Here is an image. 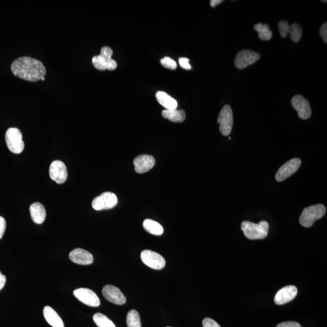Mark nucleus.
Masks as SVG:
<instances>
[{
  "label": "nucleus",
  "mask_w": 327,
  "mask_h": 327,
  "mask_svg": "<svg viewBox=\"0 0 327 327\" xmlns=\"http://www.w3.org/2000/svg\"><path fill=\"white\" fill-rule=\"evenodd\" d=\"M11 70L16 77L32 82L41 80L46 73V67L40 61L29 56L16 59L11 65Z\"/></svg>",
  "instance_id": "nucleus-1"
},
{
  "label": "nucleus",
  "mask_w": 327,
  "mask_h": 327,
  "mask_svg": "<svg viewBox=\"0 0 327 327\" xmlns=\"http://www.w3.org/2000/svg\"><path fill=\"white\" fill-rule=\"evenodd\" d=\"M241 230L244 235L251 240L266 238L269 230V224L267 221H262L259 224L249 221H243L241 224Z\"/></svg>",
  "instance_id": "nucleus-2"
},
{
  "label": "nucleus",
  "mask_w": 327,
  "mask_h": 327,
  "mask_svg": "<svg viewBox=\"0 0 327 327\" xmlns=\"http://www.w3.org/2000/svg\"><path fill=\"white\" fill-rule=\"evenodd\" d=\"M326 213V208L323 204L314 205L304 208L300 216V224L304 227H310L317 220L322 218Z\"/></svg>",
  "instance_id": "nucleus-3"
},
{
  "label": "nucleus",
  "mask_w": 327,
  "mask_h": 327,
  "mask_svg": "<svg viewBox=\"0 0 327 327\" xmlns=\"http://www.w3.org/2000/svg\"><path fill=\"white\" fill-rule=\"evenodd\" d=\"M113 50L109 47H103L101 49L100 55L92 58V64L96 69L99 70H114L117 69V62L112 58Z\"/></svg>",
  "instance_id": "nucleus-4"
},
{
  "label": "nucleus",
  "mask_w": 327,
  "mask_h": 327,
  "mask_svg": "<svg viewBox=\"0 0 327 327\" xmlns=\"http://www.w3.org/2000/svg\"><path fill=\"white\" fill-rule=\"evenodd\" d=\"M5 142L10 152L15 154H21L24 149L21 132L17 128H9L5 136Z\"/></svg>",
  "instance_id": "nucleus-5"
},
{
  "label": "nucleus",
  "mask_w": 327,
  "mask_h": 327,
  "mask_svg": "<svg viewBox=\"0 0 327 327\" xmlns=\"http://www.w3.org/2000/svg\"><path fill=\"white\" fill-rule=\"evenodd\" d=\"M218 123L219 124V131L223 136L230 135L233 125V115L232 109L229 105H225L222 108L218 115Z\"/></svg>",
  "instance_id": "nucleus-6"
},
{
  "label": "nucleus",
  "mask_w": 327,
  "mask_h": 327,
  "mask_svg": "<svg viewBox=\"0 0 327 327\" xmlns=\"http://www.w3.org/2000/svg\"><path fill=\"white\" fill-rule=\"evenodd\" d=\"M118 198L116 194L112 192H104L96 197L92 202V207L96 210L111 209L116 206Z\"/></svg>",
  "instance_id": "nucleus-7"
},
{
  "label": "nucleus",
  "mask_w": 327,
  "mask_h": 327,
  "mask_svg": "<svg viewBox=\"0 0 327 327\" xmlns=\"http://www.w3.org/2000/svg\"><path fill=\"white\" fill-rule=\"evenodd\" d=\"M143 263L152 269L162 270L165 266V261L159 253L153 251L146 250L141 253Z\"/></svg>",
  "instance_id": "nucleus-8"
},
{
  "label": "nucleus",
  "mask_w": 327,
  "mask_h": 327,
  "mask_svg": "<svg viewBox=\"0 0 327 327\" xmlns=\"http://www.w3.org/2000/svg\"><path fill=\"white\" fill-rule=\"evenodd\" d=\"M261 58L258 53L250 50H242L237 53L235 64L237 68L244 69L257 62Z\"/></svg>",
  "instance_id": "nucleus-9"
},
{
  "label": "nucleus",
  "mask_w": 327,
  "mask_h": 327,
  "mask_svg": "<svg viewBox=\"0 0 327 327\" xmlns=\"http://www.w3.org/2000/svg\"><path fill=\"white\" fill-rule=\"evenodd\" d=\"M293 108L297 111L301 119L306 120L312 116V109L309 101L301 95H297L291 101Z\"/></svg>",
  "instance_id": "nucleus-10"
},
{
  "label": "nucleus",
  "mask_w": 327,
  "mask_h": 327,
  "mask_svg": "<svg viewBox=\"0 0 327 327\" xmlns=\"http://www.w3.org/2000/svg\"><path fill=\"white\" fill-rule=\"evenodd\" d=\"M301 165V160L293 159L286 162L279 169L276 174L275 179L278 182L284 181L297 171Z\"/></svg>",
  "instance_id": "nucleus-11"
},
{
  "label": "nucleus",
  "mask_w": 327,
  "mask_h": 327,
  "mask_svg": "<svg viewBox=\"0 0 327 327\" xmlns=\"http://www.w3.org/2000/svg\"><path fill=\"white\" fill-rule=\"evenodd\" d=\"M73 295L81 303L87 306L97 307L100 305V298L91 289L86 288L76 289L73 291Z\"/></svg>",
  "instance_id": "nucleus-12"
},
{
  "label": "nucleus",
  "mask_w": 327,
  "mask_h": 327,
  "mask_svg": "<svg viewBox=\"0 0 327 327\" xmlns=\"http://www.w3.org/2000/svg\"><path fill=\"white\" fill-rule=\"evenodd\" d=\"M49 175L50 178L57 184H63L68 175L66 165L61 161H54L50 165Z\"/></svg>",
  "instance_id": "nucleus-13"
},
{
  "label": "nucleus",
  "mask_w": 327,
  "mask_h": 327,
  "mask_svg": "<svg viewBox=\"0 0 327 327\" xmlns=\"http://www.w3.org/2000/svg\"><path fill=\"white\" fill-rule=\"evenodd\" d=\"M103 297L111 303L117 305H123L126 302V298L123 293L118 287L107 285L102 290Z\"/></svg>",
  "instance_id": "nucleus-14"
},
{
  "label": "nucleus",
  "mask_w": 327,
  "mask_h": 327,
  "mask_svg": "<svg viewBox=\"0 0 327 327\" xmlns=\"http://www.w3.org/2000/svg\"><path fill=\"white\" fill-rule=\"evenodd\" d=\"M134 164L137 173H145L154 167L155 160L151 155H142L135 158Z\"/></svg>",
  "instance_id": "nucleus-15"
},
{
  "label": "nucleus",
  "mask_w": 327,
  "mask_h": 327,
  "mask_svg": "<svg viewBox=\"0 0 327 327\" xmlns=\"http://www.w3.org/2000/svg\"><path fill=\"white\" fill-rule=\"evenodd\" d=\"M298 293V289L294 286H288L279 290L275 297V303L277 305H283L292 301Z\"/></svg>",
  "instance_id": "nucleus-16"
},
{
  "label": "nucleus",
  "mask_w": 327,
  "mask_h": 327,
  "mask_svg": "<svg viewBox=\"0 0 327 327\" xmlns=\"http://www.w3.org/2000/svg\"><path fill=\"white\" fill-rule=\"evenodd\" d=\"M69 259L73 263L83 266L92 264L94 261V257L91 253L79 248L70 252Z\"/></svg>",
  "instance_id": "nucleus-17"
},
{
  "label": "nucleus",
  "mask_w": 327,
  "mask_h": 327,
  "mask_svg": "<svg viewBox=\"0 0 327 327\" xmlns=\"http://www.w3.org/2000/svg\"><path fill=\"white\" fill-rule=\"evenodd\" d=\"M31 218L36 224L43 223L46 217V211L43 204L39 202L33 203L30 207Z\"/></svg>",
  "instance_id": "nucleus-18"
},
{
  "label": "nucleus",
  "mask_w": 327,
  "mask_h": 327,
  "mask_svg": "<svg viewBox=\"0 0 327 327\" xmlns=\"http://www.w3.org/2000/svg\"><path fill=\"white\" fill-rule=\"evenodd\" d=\"M45 320L53 327H64V323L60 316L52 307L46 306L43 309Z\"/></svg>",
  "instance_id": "nucleus-19"
},
{
  "label": "nucleus",
  "mask_w": 327,
  "mask_h": 327,
  "mask_svg": "<svg viewBox=\"0 0 327 327\" xmlns=\"http://www.w3.org/2000/svg\"><path fill=\"white\" fill-rule=\"evenodd\" d=\"M156 98L161 105L165 108L166 110L176 109L177 103L176 100L166 94L164 92L159 91L156 94Z\"/></svg>",
  "instance_id": "nucleus-20"
},
{
  "label": "nucleus",
  "mask_w": 327,
  "mask_h": 327,
  "mask_svg": "<svg viewBox=\"0 0 327 327\" xmlns=\"http://www.w3.org/2000/svg\"><path fill=\"white\" fill-rule=\"evenodd\" d=\"M163 117L173 123H182L185 119L186 114L183 110H164Z\"/></svg>",
  "instance_id": "nucleus-21"
},
{
  "label": "nucleus",
  "mask_w": 327,
  "mask_h": 327,
  "mask_svg": "<svg viewBox=\"0 0 327 327\" xmlns=\"http://www.w3.org/2000/svg\"><path fill=\"white\" fill-rule=\"evenodd\" d=\"M143 227L147 232L154 235H162L164 232L162 225L152 219H146L143 222Z\"/></svg>",
  "instance_id": "nucleus-22"
},
{
  "label": "nucleus",
  "mask_w": 327,
  "mask_h": 327,
  "mask_svg": "<svg viewBox=\"0 0 327 327\" xmlns=\"http://www.w3.org/2000/svg\"><path fill=\"white\" fill-rule=\"evenodd\" d=\"M254 29L258 32L259 38L263 41H269L273 36V33L270 30L269 25L262 22L255 25Z\"/></svg>",
  "instance_id": "nucleus-23"
},
{
  "label": "nucleus",
  "mask_w": 327,
  "mask_h": 327,
  "mask_svg": "<svg viewBox=\"0 0 327 327\" xmlns=\"http://www.w3.org/2000/svg\"><path fill=\"white\" fill-rule=\"evenodd\" d=\"M93 319L98 327H117L110 319L100 313L95 314Z\"/></svg>",
  "instance_id": "nucleus-24"
},
{
  "label": "nucleus",
  "mask_w": 327,
  "mask_h": 327,
  "mask_svg": "<svg viewBox=\"0 0 327 327\" xmlns=\"http://www.w3.org/2000/svg\"><path fill=\"white\" fill-rule=\"evenodd\" d=\"M126 323L128 327H142L139 313L135 310L129 312L127 315Z\"/></svg>",
  "instance_id": "nucleus-25"
},
{
  "label": "nucleus",
  "mask_w": 327,
  "mask_h": 327,
  "mask_svg": "<svg viewBox=\"0 0 327 327\" xmlns=\"http://www.w3.org/2000/svg\"><path fill=\"white\" fill-rule=\"evenodd\" d=\"M290 37L295 43H298L300 41L302 35H303V29L297 23H294L290 26L289 33Z\"/></svg>",
  "instance_id": "nucleus-26"
},
{
  "label": "nucleus",
  "mask_w": 327,
  "mask_h": 327,
  "mask_svg": "<svg viewBox=\"0 0 327 327\" xmlns=\"http://www.w3.org/2000/svg\"><path fill=\"white\" fill-rule=\"evenodd\" d=\"M278 26L282 37L286 38L289 35L290 30L289 22L287 21L282 20L279 22Z\"/></svg>",
  "instance_id": "nucleus-27"
},
{
  "label": "nucleus",
  "mask_w": 327,
  "mask_h": 327,
  "mask_svg": "<svg viewBox=\"0 0 327 327\" xmlns=\"http://www.w3.org/2000/svg\"><path fill=\"white\" fill-rule=\"evenodd\" d=\"M161 64L163 65V66L171 70H174L176 69L177 64L175 61L172 60V59L170 57H165L162 59L161 60Z\"/></svg>",
  "instance_id": "nucleus-28"
},
{
  "label": "nucleus",
  "mask_w": 327,
  "mask_h": 327,
  "mask_svg": "<svg viewBox=\"0 0 327 327\" xmlns=\"http://www.w3.org/2000/svg\"><path fill=\"white\" fill-rule=\"evenodd\" d=\"M203 327H221L215 321L210 318H205L202 321Z\"/></svg>",
  "instance_id": "nucleus-29"
},
{
  "label": "nucleus",
  "mask_w": 327,
  "mask_h": 327,
  "mask_svg": "<svg viewBox=\"0 0 327 327\" xmlns=\"http://www.w3.org/2000/svg\"><path fill=\"white\" fill-rule=\"evenodd\" d=\"M179 63L180 66L182 67L183 69L186 70H190L191 68V65L189 63V60L188 58H179Z\"/></svg>",
  "instance_id": "nucleus-30"
},
{
  "label": "nucleus",
  "mask_w": 327,
  "mask_h": 327,
  "mask_svg": "<svg viewBox=\"0 0 327 327\" xmlns=\"http://www.w3.org/2000/svg\"><path fill=\"white\" fill-rule=\"evenodd\" d=\"M320 34L321 37L323 39L326 43H327V22H324L320 29Z\"/></svg>",
  "instance_id": "nucleus-31"
},
{
  "label": "nucleus",
  "mask_w": 327,
  "mask_h": 327,
  "mask_svg": "<svg viewBox=\"0 0 327 327\" xmlns=\"http://www.w3.org/2000/svg\"><path fill=\"white\" fill-rule=\"evenodd\" d=\"M276 327H302L300 324L293 321H287L278 324Z\"/></svg>",
  "instance_id": "nucleus-32"
},
{
  "label": "nucleus",
  "mask_w": 327,
  "mask_h": 327,
  "mask_svg": "<svg viewBox=\"0 0 327 327\" xmlns=\"http://www.w3.org/2000/svg\"><path fill=\"white\" fill-rule=\"evenodd\" d=\"M5 228H6V222L4 218L0 216V239L3 236Z\"/></svg>",
  "instance_id": "nucleus-33"
},
{
  "label": "nucleus",
  "mask_w": 327,
  "mask_h": 327,
  "mask_svg": "<svg viewBox=\"0 0 327 327\" xmlns=\"http://www.w3.org/2000/svg\"><path fill=\"white\" fill-rule=\"evenodd\" d=\"M5 283H6V278L0 272V291L3 289Z\"/></svg>",
  "instance_id": "nucleus-34"
},
{
  "label": "nucleus",
  "mask_w": 327,
  "mask_h": 327,
  "mask_svg": "<svg viewBox=\"0 0 327 327\" xmlns=\"http://www.w3.org/2000/svg\"><path fill=\"white\" fill-rule=\"evenodd\" d=\"M222 2H223L222 0H211V1H210V5L211 7H215L217 5L221 4Z\"/></svg>",
  "instance_id": "nucleus-35"
},
{
  "label": "nucleus",
  "mask_w": 327,
  "mask_h": 327,
  "mask_svg": "<svg viewBox=\"0 0 327 327\" xmlns=\"http://www.w3.org/2000/svg\"><path fill=\"white\" fill-rule=\"evenodd\" d=\"M44 80H45L44 77V78H42V79H41V80H42V81H44Z\"/></svg>",
  "instance_id": "nucleus-36"
},
{
  "label": "nucleus",
  "mask_w": 327,
  "mask_h": 327,
  "mask_svg": "<svg viewBox=\"0 0 327 327\" xmlns=\"http://www.w3.org/2000/svg\"><path fill=\"white\" fill-rule=\"evenodd\" d=\"M323 1V2H327V1Z\"/></svg>",
  "instance_id": "nucleus-37"
},
{
  "label": "nucleus",
  "mask_w": 327,
  "mask_h": 327,
  "mask_svg": "<svg viewBox=\"0 0 327 327\" xmlns=\"http://www.w3.org/2000/svg\"></svg>",
  "instance_id": "nucleus-38"
}]
</instances>
